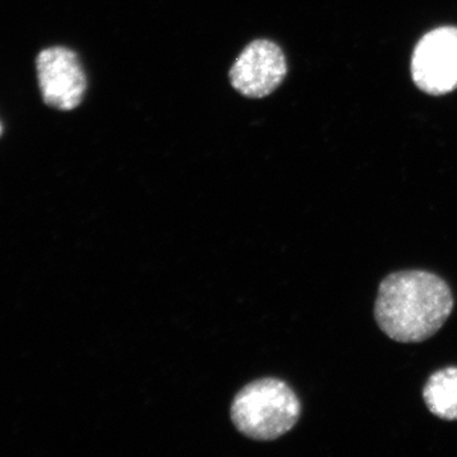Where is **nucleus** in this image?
<instances>
[{"mask_svg":"<svg viewBox=\"0 0 457 457\" xmlns=\"http://www.w3.org/2000/svg\"><path fill=\"white\" fill-rule=\"evenodd\" d=\"M450 286L420 270L390 273L378 286L375 320L393 341L420 343L435 336L453 311Z\"/></svg>","mask_w":457,"mask_h":457,"instance_id":"nucleus-1","label":"nucleus"},{"mask_svg":"<svg viewBox=\"0 0 457 457\" xmlns=\"http://www.w3.org/2000/svg\"><path fill=\"white\" fill-rule=\"evenodd\" d=\"M302 416L294 390L278 378H262L240 390L231 405L237 431L257 441H272L290 432Z\"/></svg>","mask_w":457,"mask_h":457,"instance_id":"nucleus-2","label":"nucleus"},{"mask_svg":"<svg viewBox=\"0 0 457 457\" xmlns=\"http://www.w3.org/2000/svg\"><path fill=\"white\" fill-rule=\"evenodd\" d=\"M411 75L417 88L429 96L457 89V27H437L420 37L411 54Z\"/></svg>","mask_w":457,"mask_h":457,"instance_id":"nucleus-3","label":"nucleus"},{"mask_svg":"<svg viewBox=\"0 0 457 457\" xmlns=\"http://www.w3.org/2000/svg\"><path fill=\"white\" fill-rule=\"evenodd\" d=\"M36 71L42 98L47 106L71 111L82 104L87 77L73 50L62 46L42 50L36 59Z\"/></svg>","mask_w":457,"mask_h":457,"instance_id":"nucleus-4","label":"nucleus"},{"mask_svg":"<svg viewBox=\"0 0 457 457\" xmlns=\"http://www.w3.org/2000/svg\"><path fill=\"white\" fill-rule=\"evenodd\" d=\"M287 74L284 51L270 40L251 42L230 69L231 86L248 98H263L275 92Z\"/></svg>","mask_w":457,"mask_h":457,"instance_id":"nucleus-5","label":"nucleus"},{"mask_svg":"<svg viewBox=\"0 0 457 457\" xmlns=\"http://www.w3.org/2000/svg\"><path fill=\"white\" fill-rule=\"evenodd\" d=\"M423 400L433 416L457 420V368L438 370L423 387Z\"/></svg>","mask_w":457,"mask_h":457,"instance_id":"nucleus-6","label":"nucleus"},{"mask_svg":"<svg viewBox=\"0 0 457 457\" xmlns=\"http://www.w3.org/2000/svg\"><path fill=\"white\" fill-rule=\"evenodd\" d=\"M0 135H2V125H0Z\"/></svg>","mask_w":457,"mask_h":457,"instance_id":"nucleus-7","label":"nucleus"}]
</instances>
